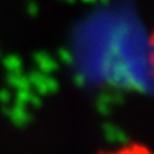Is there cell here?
<instances>
[{"instance_id":"7a4b0ae2","label":"cell","mask_w":154,"mask_h":154,"mask_svg":"<svg viewBox=\"0 0 154 154\" xmlns=\"http://www.w3.org/2000/svg\"><path fill=\"white\" fill-rule=\"evenodd\" d=\"M150 58H151V66L154 70V32L150 36Z\"/></svg>"},{"instance_id":"6da1fadb","label":"cell","mask_w":154,"mask_h":154,"mask_svg":"<svg viewBox=\"0 0 154 154\" xmlns=\"http://www.w3.org/2000/svg\"><path fill=\"white\" fill-rule=\"evenodd\" d=\"M97 154H154L153 150L141 142H129L124 144L118 148H112V150H102Z\"/></svg>"}]
</instances>
